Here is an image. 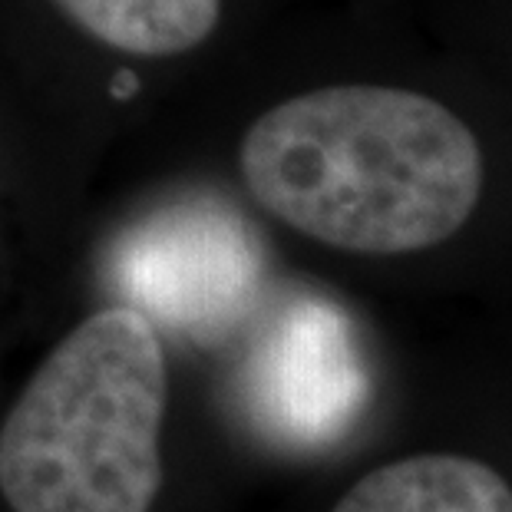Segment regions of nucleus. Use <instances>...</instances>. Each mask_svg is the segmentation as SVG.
Returning <instances> with one entry per match:
<instances>
[{
	"instance_id": "f257e3e1",
	"label": "nucleus",
	"mask_w": 512,
	"mask_h": 512,
	"mask_svg": "<svg viewBox=\"0 0 512 512\" xmlns=\"http://www.w3.org/2000/svg\"><path fill=\"white\" fill-rule=\"evenodd\" d=\"M238 162L268 215L361 255L440 245L483 195L473 129L390 86H324L278 103L245 133Z\"/></svg>"
},
{
	"instance_id": "f03ea898",
	"label": "nucleus",
	"mask_w": 512,
	"mask_h": 512,
	"mask_svg": "<svg viewBox=\"0 0 512 512\" xmlns=\"http://www.w3.org/2000/svg\"><path fill=\"white\" fill-rule=\"evenodd\" d=\"M169 377L162 341L129 304L53 347L0 427V493L14 512H149Z\"/></svg>"
},
{
	"instance_id": "7ed1b4c3",
	"label": "nucleus",
	"mask_w": 512,
	"mask_h": 512,
	"mask_svg": "<svg viewBox=\"0 0 512 512\" xmlns=\"http://www.w3.org/2000/svg\"><path fill=\"white\" fill-rule=\"evenodd\" d=\"M113 268L129 308L176 334L212 341L258 301L265 252L248 222L222 205H185L126 235Z\"/></svg>"
},
{
	"instance_id": "20e7f679",
	"label": "nucleus",
	"mask_w": 512,
	"mask_h": 512,
	"mask_svg": "<svg viewBox=\"0 0 512 512\" xmlns=\"http://www.w3.org/2000/svg\"><path fill=\"white\" fill-rule=\"evenodd\" d=\"M248 403L281 443L324 446L361 417L370 380L351 321L328 298H294L258 334L248 357Z\"/></svg>"
},
{
	"instance_id": "39448f33",
	"label": "nucleus",
	"mask_w": 512,
	"mask_h": 512,
	"mask_svg": "<svg viewBox=\"0 0 512 512\" xmlns=\"http://www.w3.org/2000/svg\"><path fill=\"white\" fill-rule=\"evenodd\" d=\"M334 512H512V486L470 456L423 453L367 473Z\"/></svg>"
},
{
	"instance_id": "423d86ee",
	"label": "nucleus",
	"mask_w": 512,
	"mask_h": 512,
	"mask_svg": "<svg viewBox=\"0 0 512 512\" xmlns=\"http://www.w3.org/2000/svg\"><path fill=\"white\" fill-rule=\"evenodd\" d=\"M76 27L136 57H172L212 37L222 0H53Z\"/></svg>"
}]
</instances>
